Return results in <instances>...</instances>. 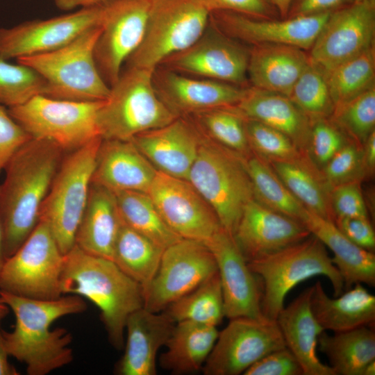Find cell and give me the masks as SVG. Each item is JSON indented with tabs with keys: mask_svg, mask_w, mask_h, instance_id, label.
<instances>
[{
	"mask_svg": "<svg viewBox=\"0 0 375 375\" xmlns=\"http://www.w3.org/2000/svg\"><path fill=\"white\" fill-rule=\"evenodd\" d=\"M0 297L15 316L10 332L1 330L9 356L26 365L29 375H45L69 364L72 334L64 328L51 329L58 319L84 312L81 297L67 294L54 300L33 299L0 291Z\"/></svg>",
	"mask_w": 375,
	"mask_h": 375,
	"instance_id": "cell-1",
	"label": "cell"
},
{
	"mask_svg": "<svg viewBox=\"0 0 375 375\" xmlns=\"http://www.w3.org/2000/svg\"><path fill=\"white\" fill-rule=\"evenodd\" d=\"M65 153L50 140L31 138L6 165L0 185V223L6 259L39 223L42 205Z\"/></svg>",
	"mask_w": 375,
	"mask_h": 375,
	"instance_id": "cell-2",
	"label": "cell"
},
{
	"mask_svg": "<svg viewBox=\"0 0 375 375\" xmlns=\"http://www.w3.org/2000/svg\"><path fill=\"white\" fill-rule=\"evenodd\" d=\"M60 287L62 295L83 297L98 307L110 344L124 347L126 321L144 307L143 290L136 281L112 260L74 245L64 255Z\"/></svg>",
	"mask_w": 375,
	"mask_h": 375,
	"instance_id": "cell-3",
	"label": "cell"
},
{
	"mask_svg": "<svg viewBox=\"0 0 375 375\" xmlns=\"http://www.w3.org/2000/svg\"><path fill=\"white\" fill-rule=\"evenodd\" d=\"M153 72L134 67L122 71L97 112L102 140H131L178 117L157 94Z\"/></svg>",
	"mask_w": 375,
	"mask_h": 375,
	"instance_id": "cell-4",
	"label": "cell"
},
{
	"mask_svg": "<svg viewBox=\"0 0 375 375\" xmlns=\"http://www.w3.org/2000/svg\"><path fill=\"white\" fill-rule=\"evenodd\" d=\"M262 283L261 310L265 317L276 320L287 294L298 283L315 276L330 281L334 297L343 292L342 278L324 244L315 235L281 251L248 262Z\"/></svg>",
	"mask_w": 375,
	"mask_h": 375,
	"instance_id": "cell-5",
	"label": "cell"
},
{
	"mask_svg": "<svg viewBox=\"0 0 375 375\" xmlns=\"http://www.w3.org/2000/svg\"><path fill=\"white\" fill-rule=\"evenodd\" d=\"M188 181L213 209L222 228L233 235L244 206L254 199L246 158L202 135Z\"/></svg>",
	"mask_w": 375,
	"mask_h": 375,
	"instance_id": "cell-6",
	"label": "cell"
},
{
	"mask_svg": "<svg viewBox=\"0 0 375 375\" xmlns=\"http://www.w3.org/2000/svg\"><path fill=\"white\" fill-rule=\"evenodd\" d=\"M101 26L91 28L56 50L23 57L17 62L28 65L44 78V96L73 101L106 100L110 87L101 77L94 50Z\"/></svg>",
	"mask_w": 375,
	"mask_h": 375,
	"instance_id": "cell-7",
	"label": "cell"
},
{
	"mask_svg": "<svg viewBox=\"0 0 375 375\" xmlns=\"http://www.w3.org/2000/svg\"><path fill=\"white\" fill-rule=\"evenodd\" d=\"M101 140L65 153L41 207L40 221L48 225L64 255L75 245Z\"/></svg>",
	"mask_w": 375,
	"mask_h": 375,
	"instance_id": "cell-8",
	"label": "cell"
},
{
	"mask_svg": "<svg viewBox=\"0 0 375 375\" xmlns=\"http://www.w3.org/2000/svg\"><path fill=\"white\" fill-rule=\"evenodd\" d=\"M103 101H73L38 95L8 110L31 138L50 140L68 153L101 138L97 112Z\"/></svg>",
	"mask_w": 375,
	"mask_h": 375,
	"instance_id": "cell-9",
	"label": "cell"
},
{
	"mask_svg": "<svg viewBox=\"0 0 375 375\" xmlns=\"http://www.w3.org/2000/svg\"><path fill=\"white\" fill-rule=\"evenodd\" d=\"M210 13L195 0H153L147 28L126 67L154 70L205 32Z\"/></svg>",
	"mask_w": 375,
	"mask_h": 375,
	"instance_id": "cell-10",
	"label": "cell"
},
{
	"mask_svg": "<svg viewBox=\"0 0 375 375\" xmlns=\"http://www.w3.org/2000/svg\"><path fill=\"white\" fill-rule=\"evenodd\" d=\"M62 253L48 225L40 221L35 229L6 260L0 274V291L19 297L54 300L62 296Z\"/></svg>",
	"mask_w": 375,
	"mask_h": 375,
	"instance_id": "cell-11",
	"label": "cell"
},
{
	"mask_svg": "<svg viewBox=\"0 0 375 375\" xmlns=\"http://www.w3.org/2000/svg\"><path fill=\"white\" fill-rule=\"evenodd\" d=\"M217 273L214 256L203 242L181 238L165 248L144 308L160 312Z\"/></svg>",
	"mask_w": 375,
	"mask_h": 375,
	"instance_id": "cell-12",
	"label": "cell"
},
{
	"mask_svg": "<svg viewBox=\"0 0 375 375\" xmlns=\"http://www.w3.org/2000/svg\"><path fill=\"white\" fill-rule=\"evenodd\" d=\"M153 0H107L101 3V33L94 46L97 69L109 87L144 38Z\"/></svg>",
	"mask_w": 375,
	"mask_h": 375,
	"instance_id": "cell-13",
	"label": "cell"
},
{
	"mask_svg": "<svg viewBox=\"0 0 375 375\" xmlns=\"http://www.w3.org/2000/svg\"><path fill=\"white\" fill-rule=\"evenodd\" d=\"M285 347L276 320L231 319L219 332L202 370L205 375H239L264 356Z\"/></svg>",
	"mask_w": 375,
	"mask_h": 375,
	"instance_id": "cell-14",
	"label": "cell"
},
{
	"mask_svg": "<svg viewBox=\"0 0 375 375\" xmlns=\"http://www.w3.org/2000/svg\"><path fill=\"white\" fill-rule=\"evenodd\" d=\"M249 49L208 24L192 44L159 66L197 78L248 87Z\"/></svg>",
	"mask_w": 375,
	"mask_h": 375,
	"instance_id": "cell-15",
	"label": "cell"
},
{
	"mask_svg": "<svg viewBox=\"0 0 375 375\" xmlns=\"http://www.w3.org/2000/svg\"><path fill=\"white\" fill-rule=\"evenodd\" d=\"M147 193L166 224L181 238L206 242L222 228L213 209L188 180L158 171Z\"/></svg>",
	"mask_w": 375,
	"mask_h": 375,
	"instance_id": "cell-16",
	"label": "cell"
},
{
	"mask_svg": "<svg viewBox=\"0 0 375 375\" xmlns=\"http://www.w3.org/2000/svg\"><path fill=\"white\" fill-rule=\"evenodd\" d=\"M375 6L353 1L332 11L310 49L309 57L326 74L374 46Z\"/></svg>",
	"mask_w": 375,
	"mask_h": 375,
	"instance_id": "cell-17",
	"label": "cell"
},
{
	"mask_svg": "<svg viewBox=\"0 0 375 375\" xmlns=\"http://www.w3.org/2000/svg\"><path fill=\"white\" fill-rule=\"evenodd\" d=\"M101 3L47 19L0 28V57L20 58L56 50L100 25Z\"/></svg>",
	"mask_w": 375,
	"mask_h": 375,
	"instance_id": "cell-18",
	"label": "cell"
},
{
	"mask_svg": "<svg viewBox=\"0 0 375 375\" xmlns=\"http://www.w3.org/2000/svg\"><path fill=\"white\" fill-rule=\"evenodd\" d=\"M331 12L278 20L217 11L210 13L209 24L242 44H280L310 50Z\"/></svg>",
	"mask_w": 375,
	"mask_h": 375,
	"instance_id": "cell-19",
	"label": "cell"
},
{
	"mask_svg": "<svg viewBox=\"0 0 375 375\" xmlns=\"http://www.w3.org/2000/svg\"><path fill=\"white\" fill-rule=\"evenodd\" d=\"M204 243L216 261L225 317L266 318L261 310L260 281L249 268L232 235L222 228Z\"/></svg>",
	"mask_w": 375,
	"mask_h": 375,
	"instance_id": "cell-20",
	"label": "cell"
},
{
	"mask_svg": "<svg viewBox=\"0 0 375 375\" xmlns=\"http://www.w3.org/2000/svg\"><path fill=\"white\" fill-rule=\"evenodd\" d=\"M310 234L301 222L253 199L244 206L232 236L249 262L301 242Z\"/></svg>",
	"mask_w": 375,
	"mask_h": 375,
	"instance_id": "cell-21",
	"label": "cell"
},
{
	"mask_svg": "<svg viewBox=\"0 0 375 375\" xmlns=\"http://www.w3.org/2000/svg\"><path fill=\"white\" fill-rule=\"evenodd\" d=\"M153 83L160 99L178 117L235 106L247 88L190 76L160 66L153 72Z\"/></svg>",
	"mask_w": 375,
	"mask_h": 375,
	"instance_id": "cell-22",
	"label": "cell"
},
{
	"mask_svg": "<svg viewBox=\"0 0 375 375\" xmlns=\"http://www.w3.org/2000/svg\"><path fill=\"white\" fill-rule=\"evenodd\" d=\"M202 135L187 117L134 137L131 141L155 168L188 180L198 154Z\"/></svg>",
	"mask_w": 375,
	"mask_h": 375,
	"instance_id": "cell-23",
	"label": "cell"
},
{
	"mask_svg": "<svg viewBox=\"0 0 375 375\" xmlns=\"http://www.w3.org/2000/svg\"><path fill=\"white\" fill-rule=\"evenodd\" d=\"M157 172L131 140H102L92 183L114 193H147Z\"/></svg>",
	"mask_w": 375,
	"mask_h": 375,
	"instance_id": "cell-24",
	"label": "cell"
},
{
	"mask_svg": "<svg viewBox=\"0 0 375 375\" xmlns=\"http://www.w3.org/2000/svg\"><path fill=\"white\" fill-rule=\"evenodd\" d=\"M175 322L164 312H154L144 307L128 317L123 356L115 372L119 375H155L159 349L165 346Z\"/></svg>",
	"mask_w": 375,
	"mask_h": 375,
	"instance_id": "cell-25",
	"label": "cell"
},
{
	"mask_svg": "<svg viewBox=\"0 0 375 375\" xmlns=\"http://www.w3.org/2000/svg\"><path fill=\"white\" fill-rule=\"evenodd\" d=\"M235 106L245 118L263 123L286 135L303 155L309 157L311 121L289 97L249 86Z\"/></svg>",
	"mask_w": 375,
	"mask_h": 375,
	"instance_id": "cell-26",
	"label": "cell"
},
{
	"mask_svg": "<svg viewBox=\"0 0 375 375\" xmlns=\"http://www.w3.org/2000/svg\"><path fill=\"white\" fill-rule=\"evenodd\" d=\"M311 287L284 306L276 321L286 347L299 362L303 375H335L317 354L318 338L325 331L315 319L310 304Z\"/></svg>",
	"mask_w": 375,
	"mask_h": 375,
	"instance_id": "cell-27",
	"label": "cell"
},
{
	"mask_svg": "<svg viewBox=\"0 0 375 375\" xmlns=\"http://www.w3.org/2000/svg\"><path fill=\"white\" fill-rule=\"evenodd\" d=\"M310 62L305 50L285 44H260L249 49L247 76L251 86L288 97Z\"/></svg>",
	"mask_w": 375,
	"mask_h": 375,
	"instance_id": "cell-28",
	"label": "cell"
},
{
	"mask_svg": "<svg viewBox=\"0 0 375 375\" xmlns=\"http://www.w3.org/2000/svg\"><path fill=\"white\" fill-rule=\"evenodd\" d=\"M335 298L329 297L319 281L311 286L312 312L324 331L342 332L375 322V297L361 283Z\"/></svg>",
	"mask_w": 375,
	"mask_h": 375,
	"instance_id": "cell-29",
	"label": "cell"
},
{
	"mask_svg": "<svg viewBox=\"0 0 375 375\" xmlns=\"http://www.w3.org/2000/svg\"><path fill=\"white\" fill-rule=\"evenodd\" d=\"M122 223L115 193L92 183L75 245L88 253L112 260Z\"/></svg>",
	"mask_w": 375,
	"mask_h": 375,
	"instance_id": "cell-30",
	"label": "cell"
},
{
	"mask_svg": "<svg viewBox=\"0 0 375 375\" xmlns=\"http://www.w3.org/2000/svg\"><path fill=\"white\" fill-rule=\"evenodd\" d=\"M302 224L333 253L332 262L348 290L356 283L375 285V255L348 239L334 222L306 210Z\"/></svg>",
	"mask_w": 375,
	"mask_h": 375,
	"instance_id": "cell-31",
	"label": "cell"
},
{
	"mask_svg": "<svg viewBox=\"0 0 375 375\" xmlns=\"http://www.w3.org/2000/svg\"><path fill=\"white\" fill-rule=\"evenodd\" d=\"M218 334L217 326L176 322L159 358L161 367L176 374L202 369Z\"/></svg>",
	"mask_w": 375,
	"mask_h": 375,
	"instance_id": "cell-32",
	"label": "cell"
},
{
	"mask_svg": "<svg viewBox=\"0 0 375 375\" xmlns=\"http://www.w3.org/2000/svg\"><path fill=\"white\" fill-rule=\"evenodd\" d=\"M272 168L292 194L309 211L335 222L331 188L322 171L308 157L290 162H270Z\"/></svg>",
	"mask_w": 375,
	"mask_h": 375,
	"instance_id": "cell-33",
	"label": "cell"
},
{
	"mask_svg": "<svg viewBox=\"0 0 375 375\" xmlns=\"http://www.w3.org/2000/svg\"><path fill=\"white\" fill-rule=\"evenodd\" d=\"M319 350L327 357L335 375H362L365 366L375 360V333L367 326L334 333L322 332Z\"/></svg>",
	"mask_w": 375,
	"mask_h": 375,
	"instance_id": "cell-34",
	"label": "cell"
},
{
	"mask_svg": "<svg viewBox=\"0 0 375 375\" xmlns=\"http://www.w3.org/2000/svg\"><path fill=\"white\" fill-rule=\"evenodd\" d=\"M163 251L122 221L115 243L112 261L142 287L144 294L156 274Z\"/></svg>",
	"mask_w": 375,
	"mask_h": 375,
	"instance_id": "cell-35",
	"label": "cell"
},
{
	"mask_svg": "<svg viewBox=\"0 0 375 375\" xmlns=\"http://www.w3.org/2000/svg\"><path fill=\"white\" fill-rule=\"evenodd\" d=\"M115 194L125 224L164 249L181 239L166 224L148 193L122 191Z\"/></svg>",
	"mask_w": 375,
	"mask_h": 375,
	"instance_id": "cell-36",
	"label": "cell"
},
{
	"mask_svg": "<svg viewBox=\"0 0 375 375\" xmlns=\"http://www.w3.org/2000/svg\"><path fill=\"white\" fill-rule=\"evenodd\" d=\"M246 164L254 199L302 223L307 209L288 190L270 164L253 152L246 158Z\"/></svg>",
	"mask_w": 375,
	"mask_h": 375,
	"instance_id": "cell-37",
	"label": "cell"
},
{
	"mask_svg": "<svg viewBox=\"0 0 375 375\" xmlns=\"http://www.w3.org/2000/svg\"><path fill=\"white\" fill-rule=\"evenodd\" d=\"M163 311L175 323L190 322L217 326L225 317L218 272Z\"/></svg>",
	"mask_w": 375,
	"mask_h": 375,
	"instance_id": "cell-38",
	"label": "cell"
},
{
	"mask_svg": "<svg viewBox=\"0 0 375 375\" xmlns=\"http://www.w3.org/2000/svg\"><path fill=\"white\" fill-rule=\"evenodd\" d=\"M187 117L213 142L246 158L252 153L246 133V119L235 106L212 108Z\"/></svg>",
	"mask_w": 375,
	"mask_h": 375,
	"instance_id": "cell-39",
	"label": "cell"
},
{
	"mask_svg": "<svg viewBox=\"0 0 375 375\" xmlns=\"http://www.w3.org/2000/svg\"><path fill=\"white\" fill-rule=\"evenodd\" d=\"M334 105L348 101L374 86L375 48L340 64L326 74Z\"/></svg>",
	"mask_w": 375,
	"mask_h": 375,
	"instance_id": "cell-40",
	"label": "cell"
},
{
	"mask_svg": "<svg viewBox=\"0 0 375 375\" xmlns=\"http://www.w3.org/2000/svg\"><path fill=\"white\" fill-rule=\"evenodd\" d=\"M288 97L311 122L329 118L335 107L326 74L311 60L294 84Z\"/></svg>",
	"mask_w": 375,
	"mask_h": 375,
	"instance_id": "cell-41",
	"label": "cell"
},
{
	"mask_svg": "<svg viewBox=\"0 0 375 375\" xmlns=\"http://www.w3.org/2000/svg\"><path fill=\"white\" fill-rule=\"evenodd\" d=\"M328 119L350 140L363 146L375 131V86L335 105Z\"/></svg>",
	"mask_w": 375,
	"mask_h": 375,
	"instance_id": "cell-42",
	"label": "cell"
},
{
	"mask_svg": "<svg viewBox=\"0 0 375 375\" xmlns=\"http://www.w3.org/2000/svg\"><path fill=\"white\" fill-rule=\"evenodd\" d=\"M46 83L32 67L7 62L0 57V103L8 108L22 105L32 98L44 96Z\"/></svg>",
	"mask_w": 375,
	"mask_h": 375,
	"instance_id": "cell-43",
	"label": "cell"
},
{
	"mask_svg": "<svg viewBox=\"0 0 375 375\" xmlns=\"http://www.w3.org/2000/svg\"><path fill=\"white\" fill-rule=\"evenodd\" d=\"M245 119L251 151L269 163L297 162L308 157L284 133L260 122Z\"/></svg>",
	"mask_w": 375,
	"mask_h": 375,
	"instance_id": "cell-44",
	"label": "cell"
},
{
	"mask_svg": "<svg viewBox=\"0 0 375 375\" xmlns=\"http://www.w3.org/2000/svg\"><path fill=\"white\" fill-rule=\"evenodd\" d=\"M331 188L368 178L364 161L363 147L349 140L322 169Z\"/></svg>",
	"mask_w": 375,
	"mask_h": 375,
	"instance_id": "cell-45",
	"label": "cell"
},
{
	"mask_svg": "<svg viewBox=\"0 0 375 375\" xmlns=\"http://www.w3.org/2000/svg\"><path fill=\"white\" fill-rule=\"evenodd\" d=\"M309 158L321 171L332 157L351 140L328 118L311 122Z\"/></svg>",
	"mask_w": 375,
	"mask_h": 375,
	"instance_id": "cell-46",
	"label": "cell"
},
{
	"mask_svg": "<svg viewBox=\"0 0 375 375\" xmlns=\"http://www.w3.org/2000/svg\"><path fill=\"white\" fill-rule=\"evenodd\" d=\"M331 206L336 218L368 217L361 183L338 185L331 190Z\"/></svg>",
	"mask_w": 375,
	"mask_h": 375,
	"instance_id": "cell-47",
	"label": "cell"
},
{
	"mask_svg": "<svg viewBox=\"0 0 375 375\" xmlns=\"http://www.w3.org/2000/svg\"><path fill=\"white\" fill-rule=\"evenodd\" d=\"M31 137L0 103V173Z\"/></svg>",
	"mask_w": 375,
	"mask_h": 375,
	"instance_id": "cell-48",
	"label": "cell"
},
{
	"mask_svg": "<svg viewBox=\"0 0 375 375\" xmlns=\"http://www.w3.org/2000/svg\"><path fill=\"white\" fill-rule=\"evenodd\" d=\"M244 375H303L301 367L287 348L271 352L249 367Z\"/></svg>",
	"mask_w": 375,
	"mask_h": 375,
	"instance_id": "cell-49",
	"label": "cell"
},
{
	"mask_svg": "<svg viewBox=\"0 0 375 375\" xmlns=\"http://www.w3.org/2000/svg\"><path fill=\"white\" fill-rule=\"evenodd\" d=\"M210 13L226 11L259 19H272L270 0H195Z\"/></svg>",
	"mask_w": 375,
	"mask_h": 375,
	"instance_id": "cell-50",
	"label": "cell"
},
{
	"mask_svg": "<svg viewBox=\"0 0 375 375\" xmlns=\"http://www.w3.org/2000/svg\"><path fill=\"white\" fill-rule=\"evenodd\" d=\"M334 223L351 242L365 249L374 252L375 233L368 217L336 218Z\"/></svg>",
	"mask_w": 375,
	"mask_h": 375,
	"instance_id": "cell-51",
	"label": "cell"
},
{
	"mask_svg": "<svg viewBox=\"0 0 375 375\" xmlns=\"http://www.w3.org/2000/svg\"><path fill=\"white\" fill-rule=\"evenodd\" d=\"M345 0H296L292 3L288 17L312 15L332 12Z\"/></svg>",
	"mask_w": 375,
	"mask_h": 375,
	"instance_id": "cell-52",
	"label": "cell"
},
{
	"mask_svg": "<svg viewBox=\"0 0 375 375\" xmlns=\"http://www.w3.org/2000/svg\"><path fill=\"white\" fill-rule=\"evenodd\" d=\"M362 147L367 176L372 178L375 171V131L369 135Z\"/></svg>",
	"mask_w": 375,
	"mask_h": 375,
	"instance_id": "cell-53",
	"label": "cell"
},
{
	"mask_svg": "<svg viewBox=\"0 0 375 375\" xmlns=\"http://www.w3.org/2000/svg\"><path fill=\"white\" fill-rule=\"evenodd\" d=\"M106 1L107 0H53L56 7L65 11L95 6Z\"/></svg>",
	"mask_w": 375,
	"mask_h": 375,
	"instance_id": "cell-54",
	"label": "cell"
},
{
	"mask_svg": "<svg viewBox=\"0 0 375 375\" xmlns=\"http://www.w3.org/2000/svg\"><path fill=\"white\" fill-rule=\"evenodd\" d=\"M9 354L4 344L2 332L0 329V375H18L19 372L9 361Z\"/></svg>",
	"mask_w": 375,
	"mask_h": 375,
	"instance_id": "cell-55",
	"label": "cell"
},
{
	"mask_svg": "<svg viewBox=\"0 0 375 375\" xmlns=\"http://www.w3.org/2000/svg\"><path fill=\"white\" fill-rule=\"evenodd\" d=\"M294 0H270L274 8L283 18L288 17Z\"/></svg>",
	"mask_w": 375,
	"mask_h": 375,
	"instance_id": "cell-56",
	"label": "cell"
},
{
	"mask_svg": "<svg viewBox=\"0 0 375 375\" xmlns=\"http://www.w3.org/2000/svg\"><path fill=\"white\" fill-rule=\"evenodd\" d=\"M6 258L4 252L3 233L0 223V274L6 262Z\"/></svg>",
	"mask_w": 375,
	"mask_h": 375,
	"instance_id": "cell-57",
	"label": "cell"
},
{
	"mask_svg": "<svg viewBox=\"0 0 375 375\" xmlns=\"http://www.w3.org/2000/svg\"><path fill=\"white\" fill-rule=\"evenodd\" d=\"M9 312V307L6 304L0 297V323Z\"/></svg>",
	"mask_w": 375,
	"mask_h": 375,
	"instance_id": "cell-58",
	"label": "cell"
},
{
	"mask_svg": "<svg viewBox=\"0 0 375 375\" xmlns=\"http://www.w3.org/2000/svg\"><path fill=\"white\" fill-rule=\"evenodd\" d=\"M375 374V360L369 362L363 369L362 375Z\"/></svg>",
	"mask_w": 375,
	"mask_h": 375,
	"instance_id": "cell-59",
	"label": "cell"
},
{
	"mask_svg": "<svg viewBox=\"0 0 375 375\" xmlns=\"http://www.w3.org/2000/svg\"><path fill=\"white\" fill-rule=\"evenodd\" d=\"M353 1L375 6V0H353Z\"/></svg>",
	"mask_w": 375,
	"mask_h": 375,
	"instance_id": "cell-60",
	"label": "cell"
}]
</instances>
